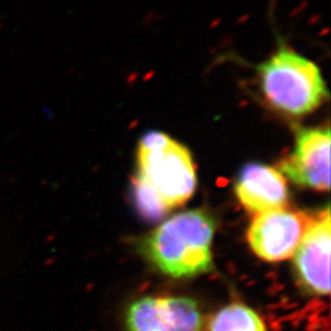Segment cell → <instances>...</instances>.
<instances>
[{
    "instance_id": "1",
    "label": "cell",
    "mask_w": 331,
    "mask_h": 331,
    "mask_svg": "<svg viewBox=\"0 0 331 331\" xmlns=\"http://www.w3.org/2000/svg\"><path fill=\"white\" fill-rule=\"evenodd\" d=\"M135 200L146 217L157 218L183 205L196 188L195 166L189 150L168 135L146 134L137 147Z\"/></svg>"
},
{
    "instance_id": "2",
    "label": "cell",
    "mask_w": 331,
    "mask_h": 331,
    "mask_svg": "<svg viewBox=\"0 0 331 331\" xmlns=\"http://www.w3.org/2000/svg\"><path fill=\"white\" fill-rule=\"evenodd\" d=\"M213 218L202 210L178 213L158 226L144 242L146 258L163 274L182 278L213 267Z\"/></svg>"
},
{
    "instance_id": "3",
    "label": "cell",
    "mask_w": 331,
    "mask_h": 331,
    "mask_svg": "<svg viewBox=\"0 0 331 331\" xmlns=\"http://www.w3.org/2000/svg\"><path fill=\"white\" fill-rule=\"evenodd\" d=\"M256 70L265 98L281 112L303 115L327 97L319 66L286 43H280Z\"/></svg>"
},
{
    "instance_id": "4",
    "label": "cell",
    "mask_w": 331,
    "mask_h": 331,
    "mask_svg": "<svg viewBox=\"0 0 331 331\" xmlns=\"http://www.w3.org/2000/svg\"><path fill=\"white\" fill-rule=\"evenodd\" d=\"M311 220L302 212L285 209L256 213L248 229L253 252L267 261L292 256Z\"/></svg>"
},
{
    "instance_id": "5",
    "label": "cell",
    "mask_w": 331,
    "mask_h": 331,
    "mask_svg": "<svg viewBox=\"0 0 331 331\" xmlns=\"http://www.w3.org/2000/svg\"><path fill=\"white\" fill-rule=\"evenodd\" d=\"M202 314L187 297H145L126 310V331H201Z\"/></svg>"
},
{
    "instance_id": "6",
    "label": "cell",
    "mask_w": 331,
    "mask_h": 331,
    "mask_svg": "<svg viewBox=\"0 0 331 331\" xmlns=\"http://www.w3.org/2000/svg\"><path fill=\"white\" fill-rule=\"evenodd\" d=\"M281 168L296 184L327 191L330 188V130L302 129Z\"/></svg>"
},
{
    "instance_id": "7",
    "label": "cell",
    "mask_w": 331,
    "mask_h": 331,
    "mask_svg": "<svg viewBox=\"0 0 331 331\" xmlns=\"http://www.w3.org/2000/svg\"><path fill=\"white\" fill-rule=\"evenodd\" d=\"M330 211L311 220L294 252V266L305 289L313 294L330 292Z\"/></svg>"
},
{
    "instance_id": "8",
    "label": "cell",
    "mask_w": 331,
    "mask_h": 331,
    "mask_svg": "<svg viewBox=\"0 0 331 331\" xmlns=\"http://www.w3.org/2000/svg\"><path fill=\"white\" fill-rule=\"evenodd\" d=\"M234 191L246 210L256 213L282 209L288 199L285 177L277 169L258 163L242 169Z\"/></svg>"
},
{
    "instance_id": "9",
    "label": "cell",
    "mask_w": 331,
    "mask_h": 331,
    "mask_svg": "<svg viewBox=\"0 0 331 331\" xmlns=\"http://www.w3.org/2000/svg\"><path fill=\"white\" fill-rule=\"evenodd\" d=\"M207 331H266V326L252 308L242 303H232L213 314Z\"/></svg>"
}]
</instances>
